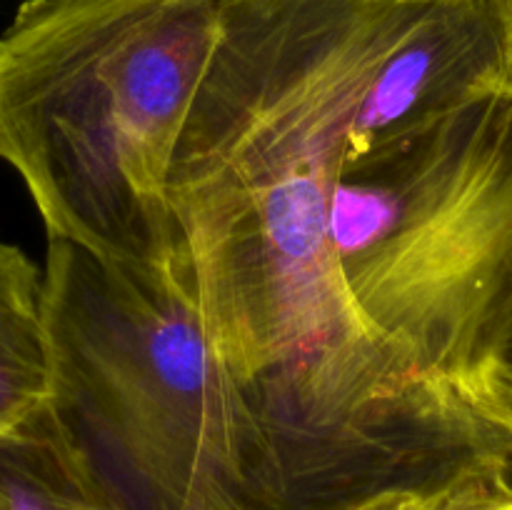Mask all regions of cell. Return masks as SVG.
I'll return each mask as SVG.
<instances>
[{"instance_id":"6da1fadb","label":"cell","mask_w":512,"mask_h":510,"mask_svg":"<svg viewBox=\"0 0 512 510\" xmlns=\"http://www.w3.org/2000/svg\"><path fill=\"white\" fill-rule=\"evenodd\" d=\"M428 0H218L168 175L200 325L248 390L280 483L320 490L443 413L355 310L330 253L350 128Z\"/></svg>"},{"instance_id":"7a4b0ae2","label":"cell","mask_w":512,"mask_h":510,"mask_svg":"<svg viewBox=\"0 0 512 510\" xmlns=\"http://www.w3.org/2000/svg\"><path fill=\"white\" fill-rule=\"evenodd\" d=\"M218 0H23L0 33V160L48 240L130 268H190L168 175Z\"/></svg>"},{"instance_id":"3957f363","label":"cell","mask_w":512,"mask_h":510,"mask_svg":"<svg viewBox=\"0 0 512 510\" xmlns=\"http://www.w3.org/2000/svg\"><path fill=\"white\" fill-rule=\"evenodd\" d=\"M328 238L375 340L512 433L498 395L512 323V85L345 153Z\"/></svg>"},{"instance_id":"277c9868","label":"cell","mask_w":512,"mask_h":510,"mask_svg":"<svg viewBox=\"0 0 512 510\" xmlns=\"http://www.w3.org/2000/svg\"><path fill=\"white\" fill-rule=\"evenodd\" d=\"M50 405L128 510H283L248 390L210 348L193 270L48 240Z\"/></svg>"},{"instance_id":"5b68a950","label":"cell","mask_w":512,"mask_h":510,"mask_svg":"<svg viewBox=\"0 0 512 510\" xmlns=\"http://www.w3.org/2000/svg\"><path fill=\"white\" fill-rule=\"evenodd\" d=\"M512 85V0H428L380 63L345 153Z\"/></svg>"},{"instance_id":"8992f818","label":"cell","mask_w":512,"mask_h":510,"mask_svg":"<svg viewBox=\"0 0 512 510\" xmlns=\"http://www.w3.org/2000/svg\"><path fill=\"white\" fill-rule=\"evenodd\" d=\"M0 510H128L48 403L0 438Z\"/></svg>"},{"instance_id":"52a82bcc","label":"cell","mask_w":512,"mask_h":510,"mask_svg":"<svg viewBox=\"0 0 512 510\" xmlns=\"http://www.w3.org/2000/svg\"><path fill=\"white\" fill-rule=\"evenodd\" d=\"M53 393L43 270L0 240V438L43 408Z\"/></svg>"},{"instance_id":"ba28073f","label":"cell","mask_w":512,"mask_h":510,"mask_svg":"<svg viewBox=\"0 0 512 510\" xmlns=\"http://www.w3.org/2000/svg\"><path fill=\"white\" fill-rule=\"evenodd\" d=\"M443 510H512V475L473 480Z\"/></svg>"},{"instance_id":"9c48e42d","label":"cell","mask_w":512,"mask_h":510,"mask_svg":"<svg viewBox=\"0 0 512 510\" xmlns=\"http://www.w3.org/2000/svg\"><path fill=\"white\" fill-rule=\"evenodd\" d=\"M493 478V475H488ZM478 480V478H473ZM473 480H465V483L453 485L448 490H438V493H418V490H395V493H383L375 495V498L365 500V503L355 505L353 510H443L445 505L453 500V495L460 488H465Z\"/></svg>"},{"instance_id":"30bf717a","label":"cell","mask_w":512,"mask_h":510,"mask_svg":"<svg viewBox=\"0 0 512 510\" xmlns=\"http://www.w3.org/2000/svg\"><path fill=\"white\" fill-rule=\"evenodd\" d=\"M498 395H500V405H503L505 415H508L512 425V323H510L508 338H505L503 353H500V363H498Z\"/></svg>"}]
</instances>
